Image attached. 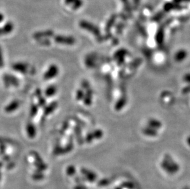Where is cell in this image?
<instances>
[{"instance_id":"6da1fadb","label":"cell","mask_w":190,"mask_h":189,"mask_svg":"<svg viewBox=\"0 0 190 189\" xmlns=\"http://www.w3.org/2000/svg\"><path fill=\"white\" fill-rule=\"evenodd\" d=\"M59 69L56 65H51L44 74V79L46 81L56 77L59 74Z\"/></svg>"},{"instance_id":"7a4b0ae2","label":"cell","mask_w":190,"mask_h":189,"mask_svg":"<svg viewBox=\"0 0 190 189\" xmlns=\"http://www.w3.org/2000/svg\"><path fill=\"white\" fill-rule=\"evenodd\" d=\"M54 41L58 44L66 45H73L75 43V40L73 37L63 35H57L56 36L54 37Z\"/></svg>"},{"instance_id":"3957f363","label":"cell","mask_w":190,"mask_h":189,"mask_svg":"<svg viewBox=\"0 0 190 189\" xmlns=\"http://www.w3.org/2000/svg\"><path fill=\"white\" fill-rule=\"evenodd\" d=\"M3 81L7 86L17 87L19 84V80L11 74H5L3 77Z\"/></svg>"},{"instance_id":"277c9868","label":"cell","mask_w":190,"mask_h":189,"mask_svg":"<svg viewBox=\"0 0 190 189\" xmlns=\"http://www.w3.org/2000/svg\"><path fill=\"white\" fill-rule=\"evenodd\" d=\"M13 69L17 72H20L22 73H26L28 71V66L24 63H16L13 65Z\"/></svg>"},{"instance_id":"5b68a950","label":"cell","mask_w":190,"mask_h":189,"mask_svg":"<svg viewBox=\"0 0 190 189\" xmlns=\"http://www.w3.org/2000/svg\"><path fill=\"white\" fill-rule=\"evenodd\" d=\"M54 33L51 31H41V32H37L34 34L33 37L36 40H41L42 38H45V37L51 36Z\"/></svg>"},{"instance_id":"8992f818","label":"cell","mask_w":190,"mask_h":189,"mask_svg":"<svg viewBox=\"0 0 190 189\" xmlns=\"http://www.w3.org/2000/svg\"><path fill=\"white\" fill-rule=\"evenodd\" d=\"M20 106V103L18 100H14L9 103L5 107V111L8 113L13 112L15 111Z\"/></svg>"},{"instance_id":"52a82bcc","label":"cell","mask_w":190,"mask_h":189,"mask_svg":"<svg viewBox=\"0 0 190 189\" xmlns=\"http://www.w3.org/2000/svg\"><path fill=\"white\" fill-rule=\"evenodd\" d=\"M26 131L28 136L30 138H34L36 135V130L32 123H28L26 127Z\"/></svg>"},{"instance_id":"ba28073f","label":"cell","mask_w":190,"mask_h":189,"mask_svg":"<svg viewBox=\"0 0 190 189\" xmlns=\"http://www.w3.org/2000/svg\"><path fill=\"white\" fill-rule=\"evenodd\" d=\"M58 106V104L56 101H54L51 103L50 104H49L48 106H46L44 110V114L45 116H48L51 113L54 111V110L57 108Z\"/></svg>"},{"instance_id":"9c48e42d","label":"cell","mask_w":190,"mask_h":189,"mask_svg":"<svg viewBox=\"0 0 190 189\" xmlns=\"http://www.w3.org/2000/svg\"><path fill=\"white\" fill-rule=\"evenodd\" d=\"M87 90V92L85 93L84 95V103L86 105V106H89L91 105V103H92V98L93 96V92L91 89H89Z\"/></svg>"},{"instance_id":"30bf717a","label":"cell","mask_w":190,"mask_h":189,"mask_svg":"<svg viewBox=\"0 0 190 189\" xmlns=\"http://www.w3.org/2000/svg\"><path fill=\"white\" fill-rule=\"evenodd\" d=\"M188 56L187 52L185 50H181L178 51L175 55V60L177 61L180 62L183 61L185 58H186Z\"/></svg>"},{"instance_id":"8fae6325","label":"cell","mask_w":190,"mask_h":189,"mask_svg":"<svg viewBox=\"0 0 190 189\" xmlns=\"http://www.w3.org/2000/svg\"><path fill=\"white\" fill-rule=\"evenodd\" d=\"M14 28V26L12 23H8L5 26L2 28H0V35L6 34L8 33H10Z\"/></svg>"},{"instance_id":"7c38bea8","label":"cell","mask_w":190,"mask_h":189,"mask_svg":"<svg viewBox=\"0 0 190 189\" xmlns=\"http://www.w3.org/2000/svg\"><path fill=\"white\" fill-rule=\"evenodd\" d=\"M102 135H103V132H102L101 130H95V131H94V132L89 133V134L87 136V137H86V140H87L88 141L90 142L91 141H92V140L93 139L92 138H94V136H95L96 138H101V137L102 136Z\"/></svg>"},{"instance_id":"4fadbf2b","label":"cell","mask_w":190,"mask_h":189,"mask_svg":"<svg viewBox=\"0 0 190 189\" xmlns=\"http://www.w3.org/2000/svg\"><path fill=\"white\" fill-rule=\"evenodd\" d=\"M57 92V87L55 86H49L45 90V95L47 97H51L54 96Z\"/></svg>"},{"instance_id":"5bb4252c","label":"cell","mask_w":190,"mask_h":189,"mask_svg":"<svg viewBox=\"0 0 190 189\" xmlns=\"http://www.w3.org/2000/svg\"><path fill=\"white\" fill-rule=\"evenodd\" d=\"M148 125L149 126V127L152 128H159L161 127V123L156 121V120H150L148 122Z\"/></svg>"},{"instance_id":"9a60e30c","label":"cell","mask_w":190,"mask_h":189,"mask_svg":"<svg viewBox=\"0 0 190 189\" xmlns=\"http://www.w3.org/2000/svg\"><path fill=\"white\" fill-rule=\"evenodd\" d=\"M144 133L146 135H148V136H155L156 134H157V132L155 130V129L154 128H152L151 127H149V128H145V130L143 131Z\"/></svg>"},{"instance_id":"2e32d148","label":"cell","mask_w":190,"mask_h":189,"mask_svg":"<svg viewBox=\"0 0 190 189\" xmlns=\"http://www.w3.org/2000/svg\"><path fill=\"white\" fill-rule=\"evenodd\" d=\"M38 106L34 104H33L31 106V108H30V115L31 117H34L38 113Z\"/></svg>"},{"instance_id":"e0dca14e","label":"cell","mask_w":190,"mask_h":189,"mask_svg":"<svg viewBox=\"0 0 190 189\" xmlns=\"http://www.w3.org/2000/svg\"><path fill=\"white\" fill-rule=\"evenodd\" d=\"M84 92L82 89H79L77 92V94H76V98H77V100H82L84 97Z\"/></svg>"},{"instance_id":"ac0fdd59","label":"cell","mask_w":190,"mask_h":189,"mask_svg":"<svg viewBox=\"0 0 190 189\" xmlns=\"http://www.w3.org/2000/svg\"><path fill=\"white\" fill-rule=\"evenodd\" d=\"M82 86L83 89H86V90H88V89H90L89 83L88 81H84L82 82V86Z\"/></svg>"},{"instance_id":"d6986e66","label":"cell","mask_w":190,"mask_h":189,"mask_svg":"<svg viewBox=\"0 0 190 189\" xmlns=\"http://www.w3.org/2000/svg\"><path fill=\"white\" fill-rule=\"evenodd\" d=\"M4 65V60H3V57L2 54V51L1 47H0V68H2Z\"/></svg>"},{"instance_id":"ffe728a7","label":"cell","mask_w":190,"mask_h":189,"mask_svg":"<svg viewBox=\"0 0 190 189\" xmlns=\"http://www.w3.org/2000/svg\"><path fill=\"white\" fill-rule=\"evenodd\" d=\"M183 79L186 82L190 84V73H188L185 74L183 78Z\"/></svg>"},{"instance_id":"44dd1931","label":"cell","mask_w":190,"mask_h":189,"mask_svg":"<svg viewBox=\"0 0 190 189\" xmlns=\"http://www.w3.org/2000/svg\"><path fill=\"white\" fill-rule=\"evenodd\" d=\"M121 103H118V104H117V109H120V108H121V107H123L124 106V104H125V103H126V100H121Z\"/></svg>"},{"instance_id":"7402d4cb","label":"cell","mask_w":190,"mask_h":189,"mask_svg":"<svg viewBox=\"0 0 190 189\" xmlns=\"http://www.w3.org/2000/svg\"><path fill=\"white\" fill-rule=\"evenodd\" d=\"M4 19V16L2 14L0 13V22H2Z\"/></svg>"},{"instance_id":"603a6c76","label":"cell","mask_w":190,"mask_h":189,"mask_svg":"<svg viewBox=\"0 0 190 189\" xmlns=\"http://www.w3.org/2000/svg\"><path fill=\"white\" fill-rule=\"evenodd\" d=\"M188 143L190 144V137L188 138Z\"/></svg>"}]
</instances>
